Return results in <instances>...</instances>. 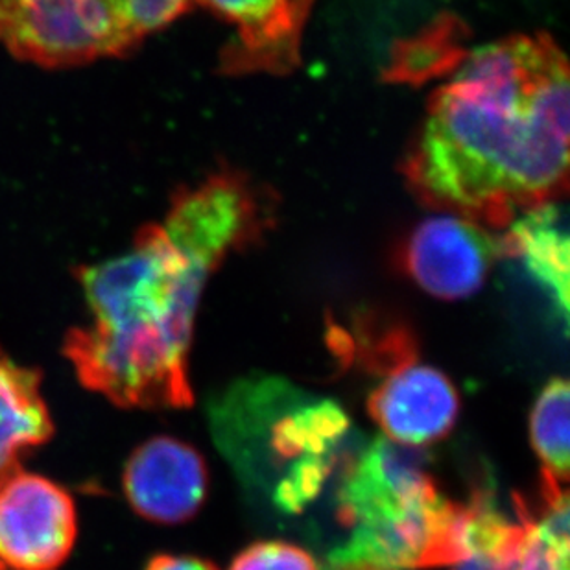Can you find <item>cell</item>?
Returning <instances> with one entry per match:
<instances>
[{
    "mask_svg": "<svg viewBox=\"0 0 570 570\" xmlns=\"http://www.w3.org/2000/svg\"><path fill=\"white\" fill-rule=\"evenodd\" d=\"M569 382L552 379L541 390L530 415V438L543 473L569 482Z\"/></svg>",
    "mask_w": 570,
    "mask_h": 570,
    "instance_id": "obj_14",
    "label": "cell"
},
{
    "mask_svg": "<svg viewBox=\"0 0 570 570\" xmlns=\"http://www.w3.org/2000/svg\"><path fill=\"white\" fill-rule=\"evenodd\" d=\"M145 570H218L209 561L194 556L157 554L146 563Z\"/></svg>",
    "mask_w": 570,
    "mask_h": 570,
    "instance_id": "obj_16",
    "label": "cell"
},
{
    "mask_svg": "<svg viewBox=\"0 0 570 570\" xmlns=\"http://www.w3.org/2000/svg\"><path fill=\"white\" fill-rule=\"evenodd\" d=\"M501 243V257L521 264L549 297L563 328H569L570 243L567 210L560 202L538 205L517 216Z\"/></svg>",
    "mask_w": 570,
    "mask_h": 570,
    "instance_id": "obj_11",
    "label": "cell"
},
{
    "mask_svg": "<svg viewBox=\"0 0 570 570\" xmlns=\"http://www.w3.org/2000/svg\"><path fill=\"white\" fill-rule=\"evenodd\" d=\"M338 543L325 570H446L462 502L449 501L415 446L361 440L336 476Z\"/></svg>",
    "mask_w": 570,
    "mask_h": 570,
    "instance_id": "obj_4",
    "label": "cell"
},
{
    "mask_svg": "<svg viewBox=\"0 0 570 570\" xmlns=\"http://www.w3.org/2000/svg\"><path fill=\"white\" fill-rule=\"evenodd\" d=\"M539 504L530 507L517 497L515 513L522 538L508 570H570V508L566 482L541 476Z\"/></svg>",
    "mask_w": 570,
    "mask_h": 570,
    "instance_id": "obj_13",
    "label": "cell"
},
{
    "mask_svg": "<svg viewBox=\"0 0 570 570\" xmlns=\"http://www.w3.org/2000/svg\"><path fill=\"white\" fill-rule=\"evenodd\" d=\"M196 0H0V45L43 69L128 55Z\"/></svg>",
    "mask_w": 570,
    "mask_h": 570,
    "instance_id": "obj_5",
    "label": "cell"
},
{
    "mask_svg": "<svg viewBox=\"0 0 570 570\" xmlns=\"http://www.w3.org/2000/svg\"><path fill=\"white\" fill-rule=\"evenodd\" d=\"M209 420L244 485L279 515L307 513L361 442L338 403L283 379L233 384L210 403Z\"/></svg>",
    "mask_w": 570,
    "mask_h": 570,
    "instance_id": "obj_3",
    "label": "cell"
},
{
    "mask_svg": "<svg viewBox=\"0 0 570 570\" xmlns=\"http://www.w3.org/2000/svg\"><path fill=\"white\" fill-rule=\"evenodd\" d=\"M254 187L216 174L174 196L119 257L76 269L91 313L63 355L78 381L120 409H187L189 351L205 285L233 249L261 233Z\"/></svg>",
    "mask_w": 570,
    "mask_h": 570,
    "instance_id": "obj_1",
    "label": "cell"
},
{
    "mask_svg": "<svg viewBox=\"0 0 570 570\" xmlns=\"http://www.w3.org/2000/svg\"><path fill=\"white\" fill-rule=\"evenodd\" d=\"M0 570H8V569H6V567L2 566V563H0Z\"/></svg>",
    "mask_w": 570,
    "mask_h": 570,
    "instance_id": "obj_17",
    "label": "cell"
},
{
    "mask_svg": "<svg viewBox=\"0 0 570 570\" xmlns=\"http://www.w3.org/2000/svg\"><path fill=\"white\" fill-rule=\"evenodd\" d=\"M569 120V63L554 39L484 45L432 95L404 178L431 209L508 227L567 193Z\"/></svg>",
    "mask_w": 570,
    "mask_h": 570,
    "instance_id": "obj_2",
    "label": "cell"
},
{
    "mask_svg": "<svg viewBox=\"0 0 570 570\" xmlns=\"http://www.w3.org/2000/svg\"><path fill=\"white\" fill-rule=\"evenodd\" d=\"M499 257L501 243L484 226L445 215L415 227L401 252V264L431 296L456 302L482 288Z\"/></svg>",
    "mask_w": 570,
    "mask_h": 570,
    "instance_id": "obj_8",
    "label": "cell"
},
{
    "mask_svg": "<svg viewBox=\"0 0 570 570\" xmlns=\"http://www.w3.org/2000/svg\"><path fill=\"white\" fill-rule=\"evenodd\" d=\"M129 507L159 524L189 521L209 488L207 465L194 446L176 438H151L137 446L122 474Z\"/></svg>",
    "mask_w": 570,
    "mask_h": 570,
    "instance_id": "obj_9",
    "label": "cell"
},
{
    "mask_svg": "<svg viewBox=\"0 0 570 570\" xmlns=\"http://www.w3.org/2000/svg\"><path fill=\"white\" fill-rule=\"evenodd\" d=\"M78 535L69 491L41 474L16 471L0 482V563L11 570H58Z\"/></svg>",
    "mask_w": 570,
    "mask_h": 570,
    "instance_id": "obj_7",
    "label": "cell"
},
{
    "mask_svg": "<svg viewBox=\"0 0 570 570\" xmlns=\"http://www.w3.org/2000/svg\"><path fill=\"white\" fill-rule=\"evenodd\" d=\"M235 28L232 70H291L313 0H196Z\"/></svg>",
    "mask_w": 570,
    "mask_h": 570,
    "instance_id": "obj_10",
    "label": "cell"
},
{
    "mask_svg": "<svg viewBox=\"0 0 570 570\" xmlns=\"http://www.w3.org/2000/svg\"><path fill=\"white\" fill-rule=\"evenodd\" d=\"M55 423L41 393V373L0 350V482L19 471L22 454L49 442Z\"/></svg>",
    "mask_w": 570,
    "mask_h": 570,
    "instance_id": "obj_12",
    "label": "cell"
},
{
    "mask_svg": "<svg viewBox=\"0 0 570 570\" xmlns=\"http://www.w3.org/2000/svg\"><path fill=\"white\" fill-rule=\"evenodd\" d=\"M355 336L364 366L377 375L367 412L387 440L417 449L449 436L460 414L456 387L445 373L420 361L409 328L364 322Z\"/></svg>",
    "mask_w": 570,
    "mask_h": 570,
    "instance_id": "obj_6",
    "label": "cell"
},
{
    "mask_svg": "<svg viewBox=\"0 0 570 570\" xmlns=\"http://www.w3.org/2000/svg\"><path fill=\"white\" fill-rule=\"evenodd\" d=\"M229 570H320L313 554L285 541L249 544L233 560Z\"/></svg>",
    "mask_w": 570,
    "mask_h": 570,
    "instance_id": "obj_15",
    "label": "cell"
}]
</instances>
